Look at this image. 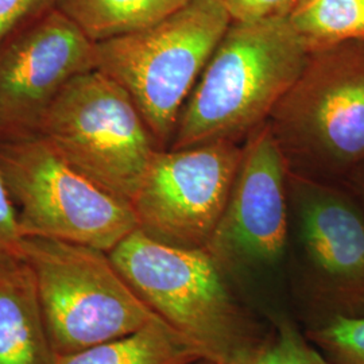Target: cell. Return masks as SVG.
<instances>
[{
    "mask_svg": "<svg viewBox=\"0 0 364 364\" xmlns=\"http://www.w3.org/2000/svg\"><path fill=\"white\" fill-rule=\"evenodd\" d=\"M309 53L287 16L232 21L182 108L169 149L245 144L267 123Z\"/></svg>",
    "mask_w": 364,
    "mask_h": 364,
    "instance_id": "obj_1",
    "label": "cell"
},
{
    "mask_svg": "<svg viewBox=\"0 0 364 364\" xmlns=\"http://www.w3.org/2000/svg\"><path fill=\"white\" fill-rule=\"evenodd\" d=\"M108 255L139 299L209 360L232 364L266 338L205 248L171 246L136 228Z\"/></svg>",
    "mask_w": 364,
    "mask_h": 364,
    "instance_id": "obj_2",
    "label": "cell"
},
{
    "mask_svg": "<svg viewBox=\"0 0 364 364\" xmlns=\"http://www.w3.org/2000/svg\"><path fill=\"white\" fill-rule=\"evenodd\" d=\"M267 126L290 174L348 181L364 165V41L309 53Z\"/></svg>",
    "mask_w": 364,
    "mask_h": 364,
    "instance_id": "obj_3",
    "label": "cell"
},
{
    "mask_svg": "<svg viewBox=\"0 0 364 364\" xmlns=\"http://www.w3.org/2000/svg\"><path fill=\"white\" fill-rule=\"evenodd\" d=\"M231 23L223 0H192L154 26L95 43L96 69L129 92L161 150Z\"/></svg>",
    "mask_w": 364,
    "mask_h": 364,
    "instance_id": "obj_4",
    "label": "cell"
},
{
    "mask_svg": "<svg viewBox=\"0 0 364 364\" xmlns=\"http://www.w3.org/2000/svg\"><path fill=\"white\" fill-rule=\"evenodd\" d=\"M36 130L70 166L130 204L161 150L129 92L99 69L72 78Z\"/></svg>",
    "mask_w": 364,
    "mask_h": 364,
    "instance_id": "obj_5",
    "label": "cell"
},
{
    "mask_svg": "<svg viewBox=\"0 0 364 364\" xmlns=\"http://www.w3.org/2000/svg\"><path fill=\"white\" fill-rule=\"evenodd\" d=\"M53 351L66 355L127 336L161 318L131 289L108 252L25 237Z\"/></svg>",
    "mask_w": 364,
    "mask_h": 364,
    "instance_id": "obj_6",
    "label": "cell"
},
{
    "mask_svg": "<svg viewBox=\"0 0 364 364\" xmlns=\"http://www.w3.org/2000/svg\"><path fill=\"white\" fill-rule=\"evenodd\" d=\"M289 252L311 326L364 316V212L346 183L287 176Z\"/></svg>",
    "mask_w": 364,
    "mask_h": 364,
    "instance_id": "obj_7",
    "label": "cell"
},
{
    "mask_svg": "<svg viewBox=\"0 0 364 364\" xmlns=\"http://www.w3.org/2000/svg\"><path fill=\"white\" fill-rule=\"evenodd\" d=\"M0 173L23 237L109 252L138 228L130 203L70 166L38 135L0 144Z\"/></svg>",
    "mask_w": 364,
    "mask_h": 364,
    "instance_id": "obj_8",
    "label": "cell"
},
{
    "mask_svg": "<svg viewBox=\"0 0 364 364\" xmlns=\"http://www.w3.org/2000/svg\"><path fill=\"white\" fill-rule=\"evenodd\" d=\"M243 144L158 150L131 205L138 228L171 246L204 248L231 195Z\"/></svg>",
    "mask_w": 364,
    "mask_h": 364,
    "instance_id": "obj_9",
    "label": "cell"
},
{
    "mask_svg": "<svg viewBox=\"0 0 364 364\" xmlns=\"http://www.w3.org/2000/svg\"><path fill=\"white\" fill-rule=\"evenodd\" d=\"M285 158L267 123L243 144L231 195L205 250L230 278L279 267L289 252Z\"/></svg>",
    "mask_w": 364,
    "mask_h": 364,
    "instance_id": "obj_10",
    "label": "cell"
},
{
    "mask_svg": "<svg viewBox=\"0 0 364 364\" xmlns=\"http://www.w3.org/2000/svg\"><path fill=\"white\" fill-rule=\"evenodd\" d=\"M96 69L95 42L53 7L0 46V127L36 129L66 84Z\"/></svg>",
    "mask_w": 364,
    "mask_h": 364,
    "instance_id": "obj_11",
    "label": "cell"
},
{
    "mask_svg": "<svg viewBox=\"0 0 364 364\" xmlns=\"http://www.w3.org/2000/svg\"><path fill=\"white\" fill-rule=\"evenodd\" d=\"M54 355L30 264L0 263V364H53Z\"/></svg>",
    "mask_w": 364,
    "mask_h": 364,
    "instance_id": "obj_12",
    "label": "cell"
},
{
    "mask_svg": "<svg viewBox=\"0 0 364 364\" xmlns=\"http://www.w3.org/2000/svg\"><path fill=\"white\" fill-rule=\"evenodd\" d=\"M207 359L195 343L158 318L123 338L54 355L53 364H193Z\"/></svg>",
    "mask_w": 364,
    "mask_h": 364,
    "instance_id": "obj_13",
    "label": "cell"
},
{
    "mask_svg": "<svg viewBox=\"0 0 364 364\" xmlns=\"http://www.w3.org/2000/svg\"><path fill=\"white\" fill-rule=\"evenodd\" d=\"M192 0H57L55 7L96 42L154 26Z\"/></svg>",
    "mask_w": 364,
    "mask_h": 364,
    "instance_id": "obj_14",
    "label": "cell"
},
{
    "mask_svg": "<svg viewBox=\"0 0 364 364\" xmlns=\"http://www.w3.org/2000/svg\"><path fill=\"white\" fill-rule=\"evenodd\" d=\"M287 21L309 52L364 41V0H299Z\"/></svg>",
    "mask_w": 364,
    "mask_h": 364,
    "instance_id": "obj_15",
    "label": "cell"
},
{
    "mask_svg": "<svg viewBox=\"0 0 364 364\" xmlns=\"http://www.w3.org/2000/svg\"><path fill=\"white\" fill-rule=\"evenodd\" d=\"M306 338L332 364H364V316L313 324Z\"/></svg>",
    "mask_w": 364,
    "mask_h": 364,
    "instance_id": "obj_16",
    "label": "cell"
},
{
    "mask_svg": "<svg viewBox=\"0 0 364 364\" xmlns=\"http://www.w3.org/2000/svg\"><path fill=\"white\" fill-rule=\"evenodd\" d=\"M275 341L281 364H332L304 336L294 323L279 316L275 320Z\"/></svg>",
    "mask_w": 364,
    "mask_h": 364,
    "instance_id": "obj_17",
    "label": "cell"
},
{
    "mask_svg": "<svg viewBox=\"0 0 364 364\" xmlns=\"http://www.w3.org/2000/svg\"><path fill=\"white\" fill-rule=\"evenodd\" d=\"M23 239L13 200L0 173V263L23 258Z\"/></svg>",
    "mask_w": 364,
    "mask_h": 364,
    "instance_id": "obj_18",
    "label": "cell"
},
{
    "mask_svg": "<svg viewBox=\"0 0 364 364\" xmlns=\"http://www.w3.org/2000/svg\"><path fill=\"white\" fill-rule=\"evenodd\" d=\"M299 0H223L234 22H255L287 16Z\"/></svg>",
    "mask_w": 364,
    "mask_h": 364,
    "instance_id": "obj_19",
    "label": "cell"
},
{
    "mask_svg": "<svg viewBox=\"0 0 364 364\" xmlns=\"http://www.w3.org/2000/svg\"><path fill=\"white\" fill-rule=\"evenodd\" d=\"M57 0H0V46L16 27L31 16H38L53 7Z\"/></svg>",
    "mask_w": 364,
    "mask_h": 364,
    "instance_id": "obj_20",
    "label": "cell"
},
{
    "mask_svg": "<svg viewBox=\"0 0 364 364\" xmlns=\"http://www.w3.org/2000/svg\"><path fill=\"white\" fill-rule=\"evenodd\" d=\"M232 364H281L275 336L264 338L257 348Z\"/></svg>",
    "mask_w": 364,
    "mask_h": 364,
    "instance_id": "obj_21",
    "label": "cell"
},
{
    "mask_svg": "<svg viewBox=\"0 0 364 364\" xmlns=\"http://www.w3.org/2000/svg\"><path fill=\"white\" fill-rule=\"evenodd\" d=\"M346 185L351 189L353 195L356 196L364 212V165L352 174L350 180L346 182Z\"/></svg>",
    "mask_w": 364,
    "mask_h": 364,
    "instance_id": "obj_22",
    "label": "cell"
},
{
    "mask_svg": "<svg viewBox=\"0 0 364 364\" xmlns=\"http://www.w3.org/2000/svg\"><path fill=\"white\" fill-rule=\"evenodd\" d=\"M193 364H218L215 363V362H212V360H209V359H201V360H198V362H196Z\"/></svg>",
    "mask_w": 364,
    "mask_h": 364,
    "instance_id": "obj_23",
    "label": "cell"
}]
</instances>
